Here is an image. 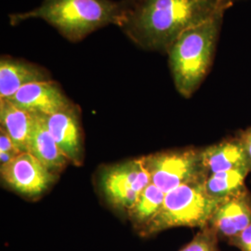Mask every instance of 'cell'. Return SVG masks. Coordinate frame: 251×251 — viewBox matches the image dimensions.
Wrapping results in <instances>:
<instances>
[{
  "label": "cell",
  "mask_w": 251,
  "mask_h": 251,
  "mask_svg": "<svg viewBox=\"0 0 251 251\" xmlns=\"http://www.w3.org/2000/svg\"><path fill=\"white\" fill-rule=\"evenodd\" d=\"M233 5V0H126L117 26L146 51L167 53L177 37Z\"/></svg>",
  "instance_id": "6da1fadb"
},
{
  "label": "cell",
  "mask_w": 251,
  "mask_h": 251,
  "mask_svg": "<svg viewBox=\"0 0 251 251\" xmlns=\"http://www.w3.org/2000/svg\"><path fill=\"white\" fill-rule=\"evenodd\" d=\"M125 8L126 0H43L36 9L10 14L9 23L18 25L40 19L68 41L76 43L102 27L117 26Z\"/></svg>",
  "instance_id": "7a4b0ae2"
},
{
  "label": "cell",
  "mask_w": 251,
  "mask_h": 251,
  "mask_svg": "<svg viewBox=\"0 0 251 251\" xmlns=\"http://www.w3.org/2000/svg\"><path fill=\"white\" fill-rule=\"evenodd\" d=\"M226 10L184 31L166 53L174 86L183 98L194 95L212 67Z\"/></svg>",
  "instance_id": "3957f363"
},
{
  "label": "cell",
  "mask_w": 251,
  "mask_h": 251,
  "mask_svg": "<svg viewBox=\"0 0 251 251\" xmlns=\"http://www.w3.org/2000/svg\"><path fill=\"white\" fill-rule=\"evenodd\" d=\"M219 204L206 194L204 182L181 185L166 194L158 214L139 235L149 238L178 227L203 229Z\"/></svg>",
  "instance_id": "277c9868"
},
{
  "label": "cell",
  "mask_w": 251,
  "mask_h": 251,
  "mask_svg": "<svg viewBox=\"0 0 251 251\" xmlns=\"http://www.w3.org/2000/svg\"><path fill=\"white\" fill-rule=\"evenodd\" d=\"M151 181L167 194L190 183L204 182L208 177L203 162V148L189 146L143 156Z\"/></svg>",
  "instance_id": "5b68a950"
},
{
  "label": "cell",
  "mask_w": 251,
  "mask_h": 251,
  "mask_svg": "<svg viewBox=\"0 0 251 251\" xmlns=\"http://www.w3.org/2000/svg\"><path fill=\"white\" fill-rule=\"evenodd\" d=\"M151 182L143 157L107 167L100 175V187L109 205L126 214Z\"/></svg>",
  "instance_id": "8992f818"
},
{
  "label": "cell",
  "mask_w": 251,
  "mask_h": 251,
  "mask_svg": "<svg viewBox=\"0 0 251 251\" xmlns=\"http://www.w3.org/2000/svg\"><path fill=\"white\" fill-rule=\"evenodd\" d=\"M0 174L5 185L27 198L41 196L57 179V174L28 152L0 166Z\"/></svg>",
  "instance_id": "52a82bcc"
},
{
  "label": "cell",
  "mask_w": 251,
  "mask_h": 251,
  "mask_svg": "<svg viewBox=\"0 0 251 251\" xmlns=\"http://www.w3.org/2000/svg\"><path fill=\"white\" fill-rule=\"evenodd\" d=\"M7 100L31 114L45 116L53 115L74 104L60 85L53 80L26 85Z\"/></svg>",
  "instance_id": "ba28073f"
},
{
  "label": "cell",
  "mask_w": 251,
  "mask_h": 251,
  "mask_svg": "<svg viewBox=\"0 0 251 251\" xmlns=\"http://www.w3.org/2000/svg\"><path fill=\"white\" fill-rule=\"evenodd\" d=\"M46 123L66 158L75 166H80L83 162V144L79 107L74 103L63 111L46 116Z\"/></svg>",
  "instance_id": "9c48e42d"
},
{
  "label": "cell",
  "mask_w": 251,
  "mask_h": 251,
  "mask_svg": "<svg viewBox=\"0 0 251 251\" xmlns=\"http://www.w3.org/2000/svg\"><path fill=\"white\" fill-rule=\"evenodd\" d=\"M251 225V193L249 189L220 203L208 224L220 240L226 242Z\"/></svg>",
  "instance_id": "30bf717a"
},
{
  "label": "cell",
  "mask_w": 251,
  "mask_h": 251,
  "mask_svg": "<svg viewBox=\"0 0 251 251\" xmlns=\"http://www.w3.org/2000/svg\"><path fill=\"white\" fill-rule=\"evenodd\" d=\"M49 80L51 75L41 65L9 55L0 58V99H9L29 84Z\"/></svg>",
  "instance_id": "8fae6325"
},
{
  "label": "cell",
  "mask_w": 251,
  "mask_h": 251,
  "mask_svg": "<svg viewBox=\"0 0 251 251\" xmlns=\"http://www.w3.org/2000/svg\"><path fill=\"white\" fill-rule=\"evenodd\" d=\"M33 118L27 152L33 154L51 172L58 174L70 162L55 143L46 123L45 115L33 114Z\"/></svg>",
  "instance_id": "7c38bea8"
},
{
  "label": "cell",
  "mask_w": 251,
  "mask_h": 251,
  "mask_svg": "<svg viewBox=\"0 0 251 251\" xmlns=\"http://www.w3.org/2000/svg\"><path fill=\"white\" fill-rule=\"evenodd\" d=\"M203 162L208 176L244 167L250 168L245 148L236 134L203 147Z\"/></svg>",
  "instance_id": "4fadbf2b"
},
{
  "label": "cell",
  "mask_w": 251,
  "mask_h": 251,
  "mask_svg": "<svg viewBox=\"0 0 251 251\" xmlns=\"http://www.w3.org/2000/svg\"><path fill=\"white\" fill-rule=\"evenodd\" d=\"M33 114L17 107L9 100L0 99V123L22 152H27L33 126Z\"/></svg>",
  "instance_id": "5bb4252c"
},
{
  "label": "cell",
  "mask_w": 251,
  "mask_h": 251,
  "mask_svg": "<svg viewBox=\"0 0 251 251\" xmlns=\"http://www.w3.org/2000/svg\"><path fill=\"white\" fill-rule=\"evenodd\" d=\"M249 173L250 168L244 167L210 174L204 181L206 194L219 203L233 198L248 189L245 182Z\"/></svg>",
  "instance_id": "9a60e30c"
},
{
  "label": "cell",
  "mask_w": 251,
  "mask_h": 251,
  "mask_svg": "<svg viewBox=\"0 0 251 251\" xmlns=\"http://www.w3.org/2000/svg\"><path fill=\"white\" fill-rule=\"evenodd\" d=\"M166 194L151 182L140 195L134 205L126 212V216L136 233H140L158 214Z\"/></svg>",
  "instance_id": "2e32d148"
},
{
  "label": "cell",
  "mask_w": 251,
  "mask_h": 251,
  "mask_svg": "<svg viewBox=\"0 0 251 251\" xmlns=\"http://www.w3.org/2000/svg\"><path fill=\"white\" fill-rule=\"evenodd\" d=\"M219 241L220 238L215 230L207 225L203 229H199L193 239L179 251H221Z\"/></svg>",
  "instance_id": "e0dca14e"
},
{
  "label": "cell",
  "mask_w": 251,
  "mask_h": 251,
  "mask_svg": "<svg viewBox=\"0 0 251 251\" xmlns=\"http://www.w3.org/2000/svg\"><path fill=\"white\" fill-rule=\"evenodd\" d=\"M227 244L241 251H251V225L243 232L231 238Z\"/></svg>",
  "instance_id": "ac0fdd59"
},
{
  "label": "cell",
  "mask_w": 251,
  "mask_h": 251,
  "mask_svg": "<svg viewBox=\"0 0 251 251\" xmlns=\"http://www.w3.org/2000/svg\"><path fill=\"white\" fill-rule=\"evenodd\" d=\"M0 152H9L15 156L19 155L22 152L11 138L3 129L0 128Z\"/></svg>",
  "instance_id": "d6986e66"
},
{
  "label": "cell",
  "mask_w": 251,
  "mask_h": 251,
  "mask_svg": "<svg viewBox=\"0 0 251 251\" xmlns=\"http://www.w3.org/2000/svg\"><path fill=\"white\" fill-rule=\"evenodd\" d=\"M235 134L238 136L245 148L251 172V126H249L246 129H240Z\"/></svg>",
  "instance_id": "ffe728a7"
}]
</instances>
